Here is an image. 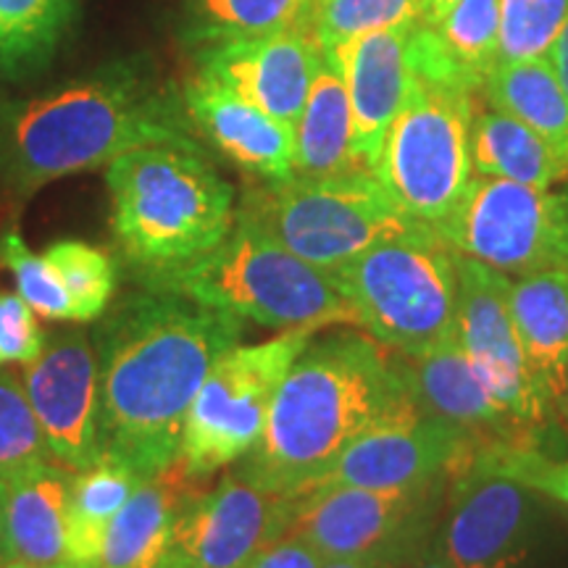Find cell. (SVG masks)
<instances>
[{"instance_id":"f1b7e54d","label":"cell","mask_w":568,"mask_h":568,"mask_svg":"<svg viewBox=\"0 0 568 568\" xmlns=\"http://www.w3.org/2000/svg\"><path fill=\"white\" fill-rule=\"evenodd\" d=\"M140 474L111 458L82 471H74L69 493V558L71 566L98 568L105 531L134 489L142 485Z\"/></svg>"},{"instance_id":"9c48e42d","label":"cell","mask_w":568,"mask_h":568,"mask_svg":"<svg viewBox=\"0 0 568 568\" xmlns=\"http://www.w3.org/2000/svg\"><path fill=\"white\" fill-rule=\"evenodd\" d=\"M316 329H284L266 343L234 345L213 364L184 422L180 466L195 481L240 464L258 445L284 374Z\"/></svg>"},{"instance_id":"8fae6325","label":"cell","mask_w":568,"mask_h":568,"mask_svg":"<svg viewBox=\"0 0 568 568\" xmlns=\"http://www.w3.org/2000/svg\"><path fill=\"white\" fill-rule=\"evenodd\" d=\"M450 477L416 489L314 487L293 497L287 531L326 560L379 568L435 537Z\"/></svg>"},{"instance_id":"ee69618b","label":"cell","mask_w":568,"mask_h":568,"mask_svg":"<svg viewBox=\"0 0 568 568\" xmlns=\"http://www.w3.org/2000/svg\"><path fill=\"white\" fill-rule=\"evenodd\" d=\"M0 568H24V566H19V564H11V560H0Z\"/></svg>"},{"instance_id":"ab89813d","label":"cell","mask_w":568,"mask_h":568,"mask_svg":"<svg viewBox=\"0 0 568 568\" xmlns=\"http://www.w3.org/2000/svg\"><path fill=\"white\" fill-rule=\"evenodd\" d=\"M460 3V0H424V21L422 24H437L439 19L445 17L453 6Z\"/></svg>"},{"instance_id":"f6af8a7d","label":"cell","mask_w":568,"mask_h":568,"mask_svg":"<svg viewBox=\"0 0 568 568\" xmlns=\"http://www.w3.org/2000/svg\"><path fill=\"white\" fill-rule=\"evenodd\" d=\"M61 568H82V566H61Z\"/></svg>"},{"instance_id":"ac0fdd59","label":"cell","mask_w":568,"mask_h":568,"mask_svg":"<svg viewBox=\"0 0 568 568\" xmlns=\"http://www.w3.org/2000/svg\"><path fill=\"white\" fill-rule=\"evenodd\" d=\"M182 95L201 140L240 172L258 182H284L295 174L293 126L201 74L184 84Z\"/></svg>"},{"instance_id":"6da1fadb","label":"cell","mask_w":568,"mask_h":568,"mask_svg":"<svg viewBox=\"0 0 568 568\" xmlns=\"http://www.w3.org/2000/svg\"><path fill=\"white\" fill-rule=\"evenodd\" d=\"M243 324L180 293L142 287L92 329L101 458L142 479L180 464L184 422L205 376L240 345Z\"/></svg>"},{"instance_id":"4fadbf2b","label":"cell","mask_w":568,"mask_h":568,"mask_svg":"<svg viewBox=\"0 0 568 568\" xmlns=\"http://www.w3.org/2000/svg\"><path fill=\"white\" fill-rule=\"evenodd\" d=\"M477 447L479 443L471 435L426 414L408 395L400 406L355 437L314 487H426L450 477Z\"/></svg>"},{"instance_id":"e0dca14e","label":"cell","mask_w":568,"mask_h":568,"mask_svg":"<svg viewBox=\"0 0 568 568\" xmlns=\"http://www.w3.org/2000/svg\"><path fill=\"white\" fill-rule=\"evenodd\" d=\"M322 55L308 13L287 30L209 48L193 59L195 74L224 84L268 116L295 126Z\"/></svg>"},{"instance_id":"52a82bcc","label":"cell","mask_w":568,"mask_h":568,"mask_svg":"<svg viewBox=\"0 0 568 568\" xmlns=\"http://www.w3.org/2000/svg\"><path fill=\"white\" fill-rule=\"evenodd\" d=\"M237 216L324 272L422 226L397 209L374 172L258 182L245 190Z\"/></svg>"},{"instance_id":"cb8c5ba5","label":"cell","mask_w":568,"mask_h":568,"mask_svg":"<svg viewBox=\"0 0 568 568\" xmlns=\"http://www.w3.org/2000/svg\"><path fill=\"white\" fill-rule=\"evenodd\" d=\"M295 132V176H337L368 172L355 155L353 111L343 71L322 55Z\"/></svg>"},{"instance_id":"3957f363","label":"cell","mask_w":568,"mask_h":568,"mask_svg":"<svg viewBox=\"0 0 568 568\" xmlns=\"http://www.w3.org/2000/svg\"><path fill=\"white\" fill-rule=\"evenodd\" d=\"M408 397L397 355L358 332L311 339L276 389L240 471L268 493L311 489L355 437Z\"/></svg>"},{"instance_id":"836d02e7","label":"cell","mask_w":568,"mask_h":568,"mask_svg":"<svg viewBox=\"0 0 568 568\" xmlns=\"http://www.w3.org/2000/svg\"><path fill=\"white\" fill-rule=\"evenodd\" d=\"M0 264L9 268L19 297L34 314L48 322H71L69 293L48 266L45 255L34 253L17 230L0 234Z\"/></svg>"},{"instance_id":"60d3db41","label":"cell","mask_w":568,"mask_h":568,"mask_svg":"<svg viewBox=\"0 0 568 568\" xmlns=\"http://www.w3.org/2000/svg\"><path fill=\"white\" fill-rule=\"evenodd\" d=\"M552 414H558V418L564 422V426L568 429V364H566V374H564V387H560V393L556 397Z\"/></svg>"},{"instance_id":"7bdbcfd3","label":"cell","mask_w":568,"mask_h":568,"mask_svg":"<svg viewBox=\"0 0 568 568\" xmlns=\"http://www.w3.org/2000/svg\"><path fill=\"white\" fill-rule=\"evenodd\" d=\"M0 560L3 558V497H0Z\"/></svg>"},{"instance_id":"7c38bea8","label":"cell","mask_w":568,"mask_h":568,"mask_svg":"<svg viewBox=\"0 0 568 568\" xmlns=\"http://www.w3.org/2000/svg\"><path fill=\"white\" fill-rule=\"evenodd\" d=\"M535 493L495 471L477 450L453 471L435 542L450 568H535Z\"/></svg>"},{"instance_id":"5b68a950","label":"cell","mask_w":568,"mask_h":568,"mask_svg":"<svg viewBox=\"0 0 568 568\" xmlns=\"http://www.w3.org/2000/svg\"><path fill=\"white\" fill-rule=\"evenodd\" d=\"M138 282L268 329L355 324L335 274L297 258L240 216L216 251L190 266Z\"/></svg>"},{"instance_id":"8992f818","label":"cell","mask_w":568,"mask_h":568,"mask_svg":"<svg viewBox=\"0 0 568 568\" xmlns=\"http://www.w3.org/2000/svg\"><path fill=\"white\" fill-rule=\"evenodd\" d=\"M456 258L435 230L416 226L332 274L368 337L397 355H422L458 343Z\"/></svg>"},{"instance_id":"74e56055","label":"cell","mask_w":568,"mask_h":568,"mask_svg":"<svg viewBox=\"0 0 568 568\" xmlns=\"http://www.w3.org/2000/svg\"><path fill=\"white\" fill-rule=\"evenodd\" d=\"M379 568H450V566H447L443 552H439L435 537H429L426 542L416 545L414 550L403 552V556L393 558L389 564Z\"/></svg>"},{"instance_id":"44dd1931","label":"cell","mask_w":568,"mask_h":568,"mask_svg":"<svg viewBox=\"0 0 568 568\" xmlns=\"http://www.w3.org/2000/svg\"><path fill=\"white\" fill-rule=\"evenodd\" d=\"M71 479L74 471L51 458L0 481L6 560L24 568L71 566Z\"/></svg>"},{"instance_id":"9a60e30c","label":"cell","mask_w":568,"mask_h":568,"mask_svg":"<svg viewBox=\"0 0 568 568\" xmlns=\"http://www.w3.org/2000/svg\"><path fill=\"white\" fill-rule=\"evenodd\" d=\"M293 497L268 493L234 468L190 497L159 568H247L287 531Z\"/></svg>"},{"instance_id":"d590c367","label":"cell","mask_w":568,"mask_h":568,"mask_svg":"<svg viewBox=\"0 0 568 568\" xmlns=\"http://www.w3.org/2000/svg\"><path fill=\"white\" fill-rule=\"evenodd\" d=\"M48 332L38 322V314L21 301L19 293L0 290V368L27 366L48 345Z\"/></svg>"},{"instance_id":"e575fe53","label":"cell","mask_w":568,"mask_h":568,"mask_svg":"<svg viewBox=\"0 0 568 568\" xmlns=\"http://www.w3.org/2000/svg\"><path fill=\"white\" fill-rule=\"evenodd\" d=\"M477 453L503 477L568 508V460L545 456L531 439L489 443L477 447Z\"/></svg>"},{"instance_id":"7402d4cb","label":"cell","mask_w":568,"mask_h":568,"mask_svg":"<svg viewBox=\"0 0 568 568\" xmlns=\"http://www.w3.org/2000/svg\"><path fill=\"white\" fill-rule=\"evenodd\" d=\"M193 481L180 464L142 481L105 531L98 568H159Z\"/></svg>"},{"instance_id":"484cf974","label":"cell","mask_w":568,"mask_h":568,"mask_svg":"<svg viewBox=\"0 0 568 568\" xmlns=\"http://www.w3.org/2000/svg\"><path fill=\"white\" fill-rule=\"evenodd\" d=\"M481 95L493 109L531 126L568 166V92L548 59L497 63Z\"/></svg>"},{"instance_id":"2e32d148","label":"cell","mask_w":568,"mask_h":568,"mask_svg":"<svg viewBox=\"0 0 568 568\" xmlns=\"http://www.w3.org/2000/svg\"><path fill=\"white\" fill-rule=\"evenodd\" d=\"M30 397L51 456L71 471L101 460L98 443V355L92 332L63 329L48 337L40 358L24 366Z\"/></svg>"},{"instance_id":"ba28073f","label":"cell","mask_w":568,"mask_h":568,"mask_svg":"<svg viewBox=\"0 0 568 568\" xmlns=\"http://www.w3.org/2000/svg\"><path fill=\"white\" fill-rule=\"evenodd\" d=\"M474 113L471 90L414 69L372 169L410 222L437 230L464 197L474 180Z\"/></svg>"},{"instance_id":"4dcf8cb0","label":"cell","mask_w":568,"mask_h":568,"mask_svg":"<svg viewBox=\"0 0 568 568\" xmlns=\"http://www.w3.org/2000/svg\"><path fill=\"white\" fill-rule=\"evenodd\" d=\"M311 21L326 53L366 32L422 24L424 0H314Z\"/></svg>"},{"instance_id":"4316f807","label":"cell","mask_w":568,"mask_h":568,"mask_svg":"<svg viewBox=\"0 0 568 568\" xmlns=\"http://www.w3.org/2000/svg\"><path fill=\"white\" fill-rule=\"evenodd\" d=\"M80 0H0V77L30 82L45 74L77 19Z\"/></svg>"},{"instance_id":"5bb4252c","label":"cell","mask_w":568,"mask_h":568,"mask_svg":"<svg viewBox=\"0 0 568 568\" xmlns=\"http://www.w3.org/2000/svg\"><path fill=\"white\" fill-rule=\"evenodd\" d=\"M458 316L456 337L474 368L514 422L542 429L552 403L531 372L508 303L510 276L458 253Z\"/></svg>"},{"instance_id":"8d00e7d4","label":"cell","mask_w":568,"mask_h":568,"mask_svg":"<svg viewBox=\"0 0 568 568\" xmlns=\"http://www.w3.org/2000/svg\"><path fill=\"white\" fill-rule=\"evenodd\" d=\"M326 558L314 545L284 531L255 556L247 568H324Z\"/></svg>"},{"instance_id":"b9f144b4","label":"cell","mask_w":568,"mask_h":568,"mask_svg":"<svg viewBox=\"0 0 568 568\" xmlns=\"http://www.w3.org/2000/svg\"><path fill=\"white\" fill-rule=\"evenodd\" d=\"M324 568H374V566L364 564V560H326Z\"/></svg>"},{"instance_id":"ffe728a7","label":"cell","mask_w":568,"mask_h":568,"mask_svg":"<svg viewBox=\"0 0 568 568\" xmlns=\"http://www.w3.org/2000/svg\"><path fill=\"white\" fill-rule=\"evenodd\" d=\"M397 366L418 408L464 429L477 439L479 447L531 439L529 432L521 429L503 408V403L489 393L485 379L458 343L422 355H397Z\"/></svg>"},{"instance_id":"30bf717a","label":"cell","mask_w":568,"mask_h":568,"mask_svg":"<svg viewBox=\"0 0 568 568\" xmlns=\"http://www.w3.org/2000/svg\"><path fill=\"white\" fill-rule=\"evenodd\" d=\"M435 232L456 253L506 276L568 266V182L531 187L474 174Z\"/></svg>"},{"instance_id":"1f68e13d","label":"cell","mask_w":568,"mask_h":568,"mask_svg":"<svg viewBox=\"0 0 568 568\" xmlns=\"http://www.w3.org/2000/svg\"><path fill=\"white\" fill-rule=\"evenodd\" d=\"M568 19V0H500L497 63L548 59Z\"/></svg>"},{"instance_id":"7a4b0ae2","label":"cell","mask_w":568,"mask_h":568,"mask_svg":"<svg viewBox=\"0 0 568 568\" xmlns=\"http://www.w3.org/2000/svg\"><path fill=\"white\" fill-rule=\"evenodd\" d=\"M148 145L201 148L182 88L138 53L0 103V195L27 197Z\"/></svg>"},{"instance_id":"277c9868","label":"cell","mask_w":568,"mask_h":568,"mask_svg":"<svg viewBox=\"0 0 568 568\" xmlns=\"http://www.w3.org/2000/svg\"><path fill=\"white\" fill-rule=\"evenodd\" d=\"M111 230L134 276L195 264L237 219V195L201 148L148 145L105 166Z\"/></svg>"},{"instance_id":"d6986e66","label":"cell","mask_w":568,"mask_h":568,"mask_svg":"<svg viewBox=\"0 0 568 568\" xmlns=\"http://www.w3.org/2000/svg\"><path fill=\"white\" fill-rule=\"evenodd\" d=\"M418 27V24H416ZM414 27L374 30L326 51L345 77L353 111L355 155L372 172L389 124L395 122L414 74L410 63Z\"/></svg>"},{"instance_id":"f546056e","label":"cell","mask_w":568,"mask_h":568,"mask_svg":"<svg viewBox=\"0 0 568 568\" xmlns=\"http://www.w3.org/2000/svg\"><path fill=\"white\" fill-rule=\"evenodd\" d=\"M42 255L69 293L71 322H98L116 293V266L111 255L82 240H59Z\"/></svg>"},{"instance_id":"603a6c76","label":"cell","mask_w":568,"mask_h":568,"mask_svg":"<svg viewBox=\"0 0 568 568\" xmlns=\"http://www.w3.org/2000/svg\"><path fill=\"white\" fill-rule=\"evenodd\" d=\"M508 303L531 372L556 406L568 364V266L510 276Z\"/></svg>"},{"instance_id":"f35d334b","label":"cell","mask_w":568,"mask_h":568,"mask_svg":"<svg viewBox=\"0 0 568 568\" xmlns=\"http://www.w3.org/2000/svg\"><path fill=\"white\" fill-rule=\"evenodd\" d=\"M548 61H550L552 71H556L560 88L568 92V19H566L564 30H560V34H558L556 45H552Z\"/></svg>"},{"instance_id":"83f0119b","label":"cell","mask_w":568,"mask_h":568,"mask_svg":"<svg viewBox=\"0 0 568 568\" xmlns=\"http://www.w3.org/2000/svg\"><path fill=\"white\" fill-rule=\"evenodd\" d=\"M314 0H184L180 42L190 53L287 30L311 13Z\"/></svg>"},{"instance_id":"d4e9b609","label":"cell","mask_w":568,"mask_h":568,"mask_svg":"<svg viewBox=\"0 0 568 568\" xmlns=\"http://www.w3.org/2000/svg\"><path fill=\"white\" fill-rule=\"evenodd\" d=\"M471 166L477 176L508 180L531 187L568 182V166L539 134L506 111L489 105L474 113Z\"/></svg>"},{"instance_id":"d6a6232c","label":"cell","mask_w":568,"mask_h":568,"mask_svg":"<svg viewBox=\"0 0 568 568\" xmlns=\"http://www.w3.org/2000/svg\"><path fill=\"white\" fill-rule=\"evenodd\" d=\"M51 458L21 376L0 368V481Z\"/></svg>"}]
</instances>
